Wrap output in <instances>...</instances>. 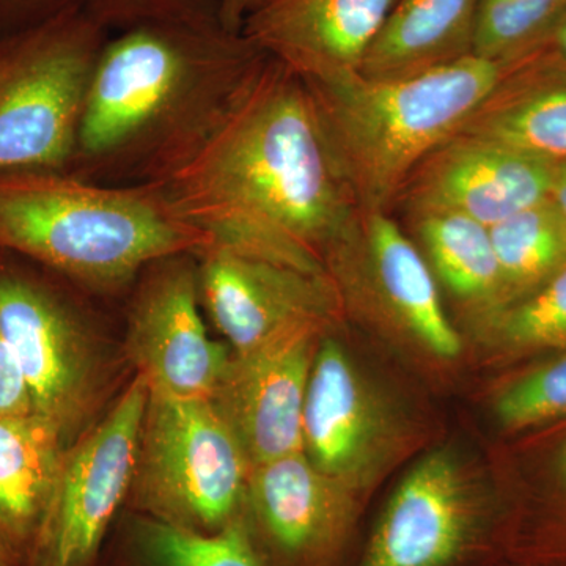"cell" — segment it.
<instances>
[{
	"instance_id": "20",
	"label": "cell",
	"mask_w": 566,
	"mask_h": 566,
	"mask_svg": "<svg viewBox=\"0 0 566 566\" xmlns=\"http://www.w3.org/2000/svg\"><path fill=\"white\" fill-rule=\"evenodd\" d=\"M479 0H394L359 73L412 76L472 55Z\"/></svg>"
},
{
	"instance_id": "6",
	"label": "cell",
	"mask_w": 566,
	"mask_h": 566,
	"mask_svg": "<svg viewBox=\"0 0 566 566\" xmlns=\"http://www.w3.org/2000/svg\"><path fill=\"white\" fill-rule=\"evenodd\" d=\"M103 28L82 6L0 41V174L70 169Z\"/></svg>"
},
{
	"instance_id": "25",
	"label": "cell",
	"mask_w": 566,
	"mask_h": 566,
	"mask_svg": "<svg viewBox=\"0 0 566 566\" xmlns=\"http://www.w3.org/2000/svg\"><path fill=\"white\" fill-rule=\"evenodd\" d=\"M483 318L510 348H566V268L526 300Z\"/></svg>"
},
{
	"instance_id": "3",
	"label": "cell",
	"mask_w": 566,
	"mask_h": 566,
	"mask_svg": "<svg viewBox=\"0 0 566 566\" xmlns=\"http://www.w3.org/2000/svg\"><path fill=\"white\" fill-rule=\"evenodd\" d=\"M260 54L241 33L223 31L212 14L153 18L104 41L69 170L125 158L150 142L159 144L158 156L175 118L196 125L182 112L193 99L221 98Z\"/></svg>"
},
{
	"instance_id": "26",
	"label": "cell",
	"mask_w": 566,
	"mask_h": 566,
	"mask_svg": "<svg viewBox=\"0 0 566 566\" xmlns=\"http://www.w3.org/2000/svg\"><path fill=\"white\" fill-rule=\"evenodd\" d=\"M566 415V356L510 386L495 401L502 427L523 430Z\"/></svg>"
},
{
	"instance_id": "1",
	"label": "cell",
	"mask_w": 566,
	"mask_h": 566,
	"mask_svg": "<svg viewBox=\"0 0 566 566\" xmlns=\"http://www.w3.org/2000/svg\"><path fill=\"white\" fill-rule=\"evenodd\" d=\"M142 182L212 243L315 273L359 210L304 81L264 54Z\"/></svg>"
},
{
	"instance_id": "22",
	"label": "cell",
	"mask_w": 566,
	"mask_h": 566,
	"mask_svg": "<svg viewBox=\"0 0 566 566\" xmlns=\"http://www.w3.org/2000/svg\"><path fill=\"white\" fill-rule=\"evenodd\" d=\"M102 566H264L244 516L205 535L129 513L118 531L117 551Z\"/></svg>"
},
{
	"instance_id": "27",
	"label": "cell",
	"mask_w": 566,
	"mask_h": 566,
	"mask_svg": "<svg viewBox=\"0 0 566 566\" xmlns=\"http://www.w3.org/2000/svg\"><path fill=\"white\" fill-rule=\"evenodd\" d=\"M200 0H84V6L103 22L107 20L145 21L153 18L212 14ZM214 17V14H212Z\"/></svg>"
},
{
	"instance_id": "13",
	"label": "cell",
	"mask_w": 566,
	"mask_h": 566,
	"mask_svg": "<svg viewBox=\"0 0 566 566\" xmlns=\"http://www.w3.org/2000/svg\"><path fill=\"white\" fill-rule=\"evenodd\" d=\"M338 296L359 297L442 359L461 352L438 281L422 252L387 211L357 210L326 255Z\"/></svg>"
},
{
	"instance_id": "21",
	"label": "cell",
	"mask_w": 566,
	"mask_h": 566,
	"mask_svg": "<svg viewBox=\"0 0 566 566\" xmlns=\"http://www.w3.org/2000/svg\"><path fill=\"white\" fill-rule=\"evenodd\" d=\"M436 281L479 314L504 305L501 270L488 227L453 212L409 216Z\"/></svg>"
},
{
	"instance_id": "9",
	"label": "cell",
	"mask_w": 566,
	"mask_h": 566,
	"mask_svg": "<svg viewBox=\"0 0 566 566\" xmlns=\"http://www.w3.org/2000/svg\"><path fill=\"white\" fill-rule=\"evenodd\" d=\"M497 545L493 502L438 449L398 483L346 566H480Z\"/></svg>"
},
{
	"instance_id": "18",
	"label": "cell",
	"mask_w": 566,
	"mask_h": 566,
	"mask_svg": "<svg viewBox=\"0 0 566 566\" xmlns=\"http://www.w3.org/2000/svg\"><path fill=\"white\" fill-rule=\"evenodd\" d=\"M455 134L566 163V63L539 52L521 59Z\"/></svg>"
},
{
	"instance_id": "30",
	"label": "cell",
	"mask_w": 566,
	"mask_h": 566,
	"mask_svg": "<svg viewBox=\"0 0 566 566\" xmlns=\"http://www.w3.org/2000/svg\"><path fill=\"white\" fill-rule=\"evenodd\" d=\"M266 2L268 0H214L216 21L223 31L240 35L245 21Z\"/></svg>"
},
{
	"instance_id": "11",
	"label": "cell",
	"mask_w": 566,
	"mask_h": 566,
	"mask_svg": "<svg viewBox=\"0 0 566 566\" xmlns=\"http://www.w3.org/2000/svg\"><path fill=\"white\" fill-rule=\"evenodd\" d=\"M140 275L126 333V359L150 394L212 400L233 353L229 345L212 340L205 327L196 255L159 260Z\"/></svg>"
},
{
	"instance_id": "10",
	"label": "cell",
	"mask_w": 566,
	"mask_h": 566,
	"mask_svg": "<svg viewBox=\"0 0 566 566\" xmlns=\"http://www.w3.org/2000/svg\"><path fill=\"white\" fill-rule=\"evenodd\" d=\"M200 300L233 354L301 331H323L342 311L327 273L212 243L197 253Z\"/></svg>"
},
{
	"instance_id": "23",
	"label": "cell",
	"mask_w": 566,
	"mask_h": 566,
	"mask_svg": "<svg viewBox=\"0 0 566 566\" xmlns=\"http://www.w3.org/2000/svg\"><path fill=\"white\" fill-rule=\"evenodd\" d=\"M490 233L501 270L502 307L526 300L566 268V218L551 197L495 223Z\"/></svg>"
},
{
	"instance_id": "12",
	"label": "cell",
	"mask_w": 566,
	"mask_h": 566,
	"mask_svg": "<svg viewBox=\"0 0 566 566\" xmlns=\"http://www.w3.org/2000/svg\"><path fill=\"white\" fill-rule=\"evenodd\" d=\"M243 516L264 566H346L359 504L297 452L251 469Z\"/></svg>"
},
{
	"instance_id": "5",
	"label": "cell",
	"mask_w": 566,
	"mask_h": 566,
	"mask_svg": "<svg viewBox=\"0 0 566 566\" xmlns=\"http://www.w3.org/2000/svg\"><path fill=\"white\" fill-rule=\"evenodd\" d=\"M251 464L211 400L148 395L129 513L193 534L244 515Z\"/></svg>"
},
{
	"instance_id": "2",
	"label": "cell",
	"mask_w": 566,
	"mask_h": 566,
	"mask_svg": "<svg viewBox=\"0 0 566 566\" xmlns=\"http://www.w3.org/2000/svg\"><path fill=\"white\" fill-rule=\"evenodd\" d=\"M211 244L145 182L112 188L66 170L0 174V252L70 281L114 289L159 260Z\"/></svg>"
},
{
	"instance_id": "7",
	"label": "cell",
	"mask_w": 566,
	"mask_h": 566,
	"mask_svg": "<svg viewBox=\"0 0 566 566\" xmlns=\"http://www.w3.org/2000/svg\"><path fill=\"white\" fill-rule=\"evenodd\" d=\"M48 275L40 264L0 252V333L28 386L33 415L70 447L96 422L109 365Z\"/></svg>"
},
{
	"instance_id": "32",
	"label": "cell",
	"mask_w": 566,
	"mask_h": 566,
	"mask_svg": "<svg viewBox=\"0 0 566 566\" xmlns=\"http://www.w3.org/2000/svg\"><path fill=\"white\" fill-rule=\"evenodd\" d=\"M549 197L560 208L566 218V163L556 164V167H554V180Z\"/></svg>"
},
{
	"instance_id": "31",
	"label": "cell",
	"mask_w": 566,
	"mask_h": 566,
	"mask_svg": "<svg viewBox=\"0 0 566 566\" xmlns=\"http://www.w3.org/2000/svg\"><path fill=\"white\" fill-rule=\"evenodd\" d=\"M536 52L547 55V57L556 59L558 62L566 63V3L562 13L558 14L556 24L551 29L545 43H543L542 48Z\"/></svg>"
},
{
	"instance_id": "16",
	"label": "cell",
	"mask_w": 566,
	"mask_h": 566,
	"mask_svg": "<svg viewBox=\"0 0 566 566\" xmlns=\"http://www.w3.org/2000/svg\"><path fill=\"white\" fill-rule=\"evenodd\" d=\"M394 0H268L241 35L304 81L359 73Z\"/></svg>"
},
{
	"instance_id": "24",
	"label": "cell",
	"mask_w": 566,
	"mask_h": 566,
	"mask_svg": "<svg viewBox=\"0 0 566 566\" xmlns=\"http://www.w3.org/2000/svg\"><path fill=\"white\" fill-rule=\"evenodd\" d=\"M566 0H479L472 55L517 62L545 43Z\"/></svg>"
},
{
	"instance_id": "29",
	"label": "cell",
	"mask_w": 566,
	"mask_h": 566,
	"mask_svg": "<svg viewBox=\"0 0 566 566\" xmlns=\"http://www.w3.org/2000/svg\"><path fill=\"white\" fill-rule=\"evenodd\" d=\"M33 415L31 395L20 367L0 333V419Z\"/></svg>"
},
{
	"instance_id": "4",
	"label": "cell",
	"mask_w": 566,
	"mask_h": 566,
	"mask_svg": "<svg viewBox=\"0 0 566 566\" xmlns=\"http://www.w3.org/2000/svg\"><path fill=\"white\" fill-rule=\"evenodd\" d=\"M516 62L461 59L412 76L304 81L335 169L364 211L392 210L412 170Z\"/></svg>"
},
{
	"instance_id": "14",
	"label": "cell",
	"mask_w": 566,
	"mask_h": 566,
	"mask_svg": "<svg viewBox=\"0 0 566 566\" xmlns=\"http://www.w3.org/2000/svg\"><path fill=\"white\" fill-rule=\"evenodd\" d=\"M556 164L455 134L412 170L395 200L408 216L453 212L491 229L551 196Z\"/></svg>"
},
{
	"instance_id": "33",
	"label": "cell",
	"mask_w": 566,
	"mask_h": 566,
	"mask_svg": "<svg viewBox=\"0 0 566 566\" xmlns=\"http://www.w3.org/2000/svg\"><path fill=\"white\" fill-rule=\"evenodd\" d=\"M0 566H20V564H18V562L14 560V558L11 557L2 546H0Z\"/></svg>"
},
{
	"instance_id": "34",
	"label": "cell",
	"mask_w": 566,
	"mask_h": 566,
	"mask_svg": "<svg viewBox=\"0 0 566 566\" xmlns=\"http://www.w3.org/2000/svg\"><path fill=\"white\" fill-rule=\"evenodd\" d=\"M562 471H564V474L566 476V449L564 455H562Z\"/></svg>"
},
{
	"instance_id": "17",
	"label": "cell",
	"mask_w": 566,
	"mask_h": 566,
	"mask_svg": "<svg viewBox=\"0 0 566 566\" xmlns=\"http://www.w3.org/2000/svg\"><path fill=\"white\" fill-rule=\"evenodd\" d=\"M378 436V409L363 376L344 346L322 337L305 394V455L354 490L352 479L370 461Z\"/></svg>"
},
{
	"instance_id": "8",
	"label": "cell",
	"mask_w": 566,
	"mask_h": 566,
	"mask_svg": "<svg viewBox=\"0 0 566 566\" xmlns=\"http://www.w3.org/2000/svg\"><path fill=\"white\" fill-rule=\"evenodd\" d=\"M140 375L66 449L25 566H102L107 536L132 493L148 403Z\"/></svg>"
},
{
	"instance_id": "19",
	"label": "cell",
	"mask_w": 566,
	"mask_h": 566,
	"mask_svg": "<svg viewBox=\"0 0 566 566\" xmlns=\"http://www.w3.org/2000/svg\"><path fill=\"white\" fill-rule=\"evenodd\" d=\"M66 449L39 416L0 419V546L20 566L31 556Z\"/></svg>"
},
{
	"instance_id": "28",
	"label": "cell",
	"mask_w": 566,
	"mask_h": 566,
	"mask_svg": "<svg viewBox=\"0 0 566 566\" xmlns=\"http://www.w3.org/2000/svg\"><path fill=\"white\" fill-rule=\"evenodd\" d=\"M84 6V0H0V41L20 35Z\"/></svg>"
},
{
	"instance_id": "15",
	"label": "cell",
	"mask_w": 566,
	"mask_h": 566,
	"mask_svg": "<svg viewBox=\"0 0 566 566\" xmlns=\"http://www.w3.org/2000/svg\"><path fill=\"white\" fill-rule=\"evenodd\" d=\"M323 331H301L243 356L233 354L212 397L251 469L304 452L303 412Z\"/></svg>"
}]
</instances>
